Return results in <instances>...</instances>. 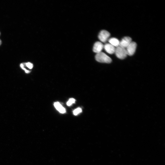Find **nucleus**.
Here are the masks:
<instances>
[{
	"label": "nucleus",
	"mask_w": 165,
	"mask_h": 165,
	"mask_svg": "<svg viewBox=\"0 0 165 165\" xmlns=\"http://www.w3.org/2000/svg\"><path fill=\"white\" fill-rule=\"evenodd\" d=\"M96 60L98 62L107 63H110L112 60L111 58L102 52L97 53L95 56Z\"/></svg>",
	"instance_id": "nucleus-1"
},
{
	"label": "nucleus",
	"mask_w": 165,
	"mask_h": 165,
	"mask_svg": "<svg viewBox=\"0 0 165 165\" xmlns=\"http://www.w3.org/2000/svg\"><path fill=\"white\" fill-rule=\"evenodd\" d=\"M115 53L116 56L121 59H124L127 55L126 48L119 46L116 47Z\"/></svg>",
	"instance_id": "nucleus-2"
},
{
	"label": "nucleus",
	"mask_w": 165,
	"mask_h": 165,
	"mask_svg": "<svg viewBox=\"0 0 165 165\" xmlns=\"http://www.w3.org/2000/svg\"><path fill=\"white\" fill-rule=\"evenodd\" d=\"M137 47V44L134 42H131L126 48L127 55H133L135 52Z\"/></svg>",
	"instance_id": "nucleus-3"
},
{
	"label": "nucleus",
	"mask_w": 165,
	"mask_h": 165,
	"mask_svg": "<svg viewBox=\"0 0 165 165\" xmlns=\"http://www.w3.org/2000/svg\"><path fill=\"white\" fill-rule=\"evenodd\" d=\"M110 36V33L107 31L102 30L99 33L98 37L99 40L102 42H105L108 39Z\"/></svg>",
	"instance_id": "nucleus-4"
},
{
	"label": "nucleus",
	"mask_w": 165,
	"mask_h": 165,
	"mask_svg": "<svg viewBox=\"0 0 165 165\" xmlns=\"http://www.w3.org/2000/svg\"><path fill=\"white\" fill-rule=\"evenodd\" d=\"M132 42V39L129 37H125L119 42V46L126 48Z\"/></svg>",
	"instance_id": "nucleus-5"
},
{
	"label": "nucleus",
	"mask_w": 165,
	"mask_h": 165,
	"mask_svg": "<svg viewBox=\"0 0 165 165\" xmlns=\"http://www.w3.org/2000/svg\"><path fill=\"white\" fill-rule=\"evenodd\" d=\"M103 48L104 45L101 42L98 41L94 43L93 50L94 52L97 53L101 52Z\"/></svg>",
	"instance_id": "nucleus-6"
},
{
	"label": "nucleus",
	"mask_w": 165,
	"mask_h": 165,
	"mask_svg": "<svg viewBox=\"0 0 165 165\" xmlns=\"http://www.w3.org/2000/svg\"><path fill=\"white\" fill-rule=\"evenodd\" d=\"M104 48L105 51L110 54L115 53L116 49L115 47L109 43L105 44L104 46Z\"/></svg>",
	"instance_id": "nucleus-7"
},
{
	"label": "nucleus",
	"mask_w": 165,
	"mask_h": 165,
	"mask_svg": "<svg viewBox=\"0 0 165 165\" xmlns=\"http://www.w3.org/2000/svg\"><path fill=\"white\" fill-rule=\"evenodd\" d=\"M54 105L56 109L60 113H64L66 112L65 108L58 102H55L54 104Z\"/></svg>",
	"instance_id": "nucleus-8"
},
{
	"label": "nucleus",
	"mask_w": 165,
	"mask_h": 165,
	"mask_svg": "<svg viewBox=\"0 0 165 165\" xmlns=\"http://www.w3.org/2000/svg\"><path fill=\"white\" fill-rule=\"evenodd\" d=\"M108 42L109 43L114 46V47H117L119 46V41L116 38H112L108 39Z\"/></svg>",
	"instance_id": "nucleus-9"
},
{
	"label": "nucleus",
	"mask_w": 165,
	"mask_h": 165,
	"mask_svg": "<svg viewBox=\"0 0 165 165\" xmlns=\"http://www.w3.org/2000/svg\"><path fill=\"white\" fill-rule=\"evenodd\" d=\"M82 111V109L79 108H78L76 109H75L73 111V113L74 115H77L79 113H81Z\"/></svg>",
	"instance_id": "nucleus-10"
},
{
	"label": "nucleus",
	"mask_w": 165,
	"mask_h": 165,
	"mask_svg": "<svg viewBox=\"0 0 165 165\" xmlns=\"http://www.w3.org/2000/svg\"><path fill=\"white\" fill-rule=\"evenodd\" d=\"M75 100L73 98L70 99L67 103V105L68 106H70L73 104L75 103Z\"/></svg>",
	"instance_id": "nucleus-11"
},
{
	"label": "nucleus",
	"mask_w": 165,
	"mask_h": 165,
	"mask_svg": "<svg viewBox=\"0 0 165 165\" xmlns=\"http://www.w3.org/2000/svg\"><path fill=\"white\" fill-rule=\"evenodd\" d=\"M26 66L29 69H32L33 67V64L30 62L26 63Z\"/></svg>",
	"instance_id": "nucleus-12"
},
{
	"label": "nucleus",
	"mask_w": 165,
	"mask_h": 165,
	"mask_svg": "<svg viewBox=\"0 0 165 165\" xmlns=\"http://www.w3.org/2000/svg\"><path fill=\"white\" fill-rule=\"evenodd\" d=\"M20 66L22 69H23L25 71L26 73H28L29 72V71L28 70H27L24 67V65L23 64H21L20 65Z\"/></svg>",
	"instance_id": "nucleus-13"
},
{
	"label": "nucleus",
	"mask_w": 165,
	"mask_h": 165,
	"mask_svg": "<svg viewBox=\"0 0 165 165\" xmlns=\"http://www.w3.org/2000/svg\"><path fill=\"white\" fill-rule=\"evenodd\" d=\"M2 43V41L0 39V45H1Z\"/></svg>",
	"instance_id": "nucleus-14"
},
{
	"label": "nucleus",
	"mask_w": 165,
	"mask_h": 165,
	"mask_svg": "<svg viewBox=\"0 0 165 165\" xmlns=\"http://www.w3.org/2000/svg\"></svg>",
	"instance_id": "nucleus-15"
}]
</instances>
